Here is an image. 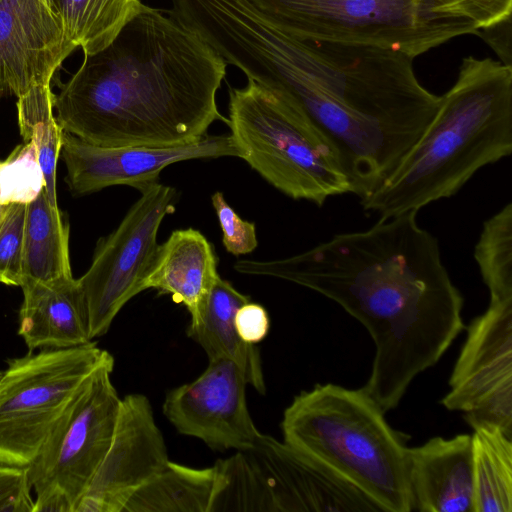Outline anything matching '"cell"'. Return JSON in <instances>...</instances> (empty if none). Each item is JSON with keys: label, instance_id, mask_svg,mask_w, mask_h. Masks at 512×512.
Listing matches in <instances>:
<instances>
[{"label": "cell", "instance_id": "24", "mask_svg": "<svg viewBox=\"0 0 512 512\" xmlns=\"http://www.w3.org/2000/svg\"><path fill=\"white\" fill-rule=\"evenodd\" d=\"M67 40L84 55L109 46L143 6L141 0H50Z\"/></svg>", "mask_w": 512, "mask_h": 512}, {"label": "cell", "instance_id": "11", "mask_svg": "<svg viewBox=\"0 0 512 512\" xmlns=\"http://www.w3.org/2000/svg\"><path fill=\"white\" fill-rule=\"evenodd\" d=\"M467 336L440 403L463 412L471 428L498 426L512 437V298L490 300Z\"/></svg>", "mask_w": 512, "mask_h": 512}, {"label": "cell", "instance_id": "28", "mask_svg": "<svg viewBox=\"0 0 512 512\" xmlns=\"http://www.w3.org/2000/svg\"><path fill=\"white\" fill-rule=\"evenodd\" d=\"M26 203L11 202L0 223V283L21 285V251Z\"/></svg>", "mask_w": 512, "mask_h": 512}, {"label": "cell", "instance_id": "10", "mask_svg": "<svg viewBox=\"0 0 512 512\" xmlns=\"http://www.w3.org/2000/svg\"><path fill=\"white\" fill-rule=\"evenodd\" d=\"M114 360L98 367L54 423L36 458L27 466L36 495L63 492L73 509L106 455L121 404L111 381Z\"/></svg>", "mask_w": 512, "mask_h": 512}, {"label": "cell", "instance_id": "1", "mask_svg": "<svg viewBox=\"0 0 512 512\" xmlns=\"http://www.w3.org/2000/svg\"><path fill=\"white\" fill-rule=\"evenodd\" d=\"M234 269L311 289L359 321L375 344L363 388L385 412L398 406L412 380L434 366L466 328L464 298L417 212L336 234L287 258L239 260Z\"/></svg>", "mask_w": 512, "mask_h": 512}, {"label": "cell", "instance_id": "18", "mask_svg": "<svg viewBox=\"0 0 512 512\" xmlns=\"http://www.w3.org/2000/svg\"><path fill=\"white\" fill-rule=\"evenodd\" d=\"M18 334L29 351L62 349L92 341L85 302L77 279L25 281L20 286Z\"/></svg>", "mask_w": 512, "mask_h": 512}, {"label": "cell", "instance_id": "20", "mask_svg": "<svg viewBox=\"0 0 512 512\" xmlns=\"http://www.w3.org/2000/svg\"><path fill=\"white\" fill-rule=\"evenodd\" d=\"M248 301L247 295L219 276L208 295L200 321L194 326L189 325L187 334L204 349L209 360L233 361L244 374L247 384L265 394L259 349L255 344L244 342L234 324L237 309Z\"/></svg>", "mask_w": 512, "mask_h": 512}, {"label": "cell", "instance_id": "27", "mask_svg": "<svg viewBox=\"0 0 512 512\" xmlns=\"http://www.w3.org/2000/svg\"><path fill=\"white\" fill-rule=\"evenodd\" d=\"M215 464L220 486L211 512H269L262 481L244 451Z\"/></svg>", "mask_w": 512, "mask_h": 512}, {"label": "cell", "instance_id": "7", "mask_svg": "<svg viewBox=\"0 0 512 512\" xmlns=\"http://www.w3.org/2000/svg\"><path fill=\"white\" fill-rule=\"evenodd\" d=\"M248 1L296 38L379 47L413 58L477 32L466 19L434 13L425 0Z\"/></svg>", "mask_w": 512, "mask_h": 512}, {"label": "cell", "instance_id": "5", "mask_svg": "<svg viewBox=\"0 0 512 512\" xmlns=\"http://www.w3.org/2000/svg\"><path fill=\"white\" fill-rule=\"evenodd\" d=\"M362 387L301 391L285 409L283 441L354 485L383 512H411L407 434Z\"/></svg>", "mask_w": 512, "mask_h": 512}, {"label": "cell", "instance_id": "33", "mask_svg": "<svg viewBox=\"0 0 512 512\" xmlns=\"http://www.w3.org/2000/svg\"><path fill=\"white\" fill-rule=\"evenodd\" d=\"M480 36L489 44L506 66L511 65V17L491 26L477 30Z\"/></svg>", "mask_w": 512, "mask_h": 512}, {"label": "cell", "instance_id": "14", "mask_svg": "<svg viewBox=\"0 0 512 512\" xmlns=\"http://www.w3.org/2000/svg\"><path fill=\"white\" fill-rule=\"evenodd\" d=\"M257 471L269 512H379L354 485L284 441L261 434L243 450Z\"/></svg>", "mask_w": 512, "mask_h": 512}, {"label": "cell", "instance_id": "12", "mask_svg": "<svg viewBox=\"0 0 512 512\" xmlns=\"http://www.w3.org/2000/svg\"><path fill=\"white\" fill-rule=\"evenodd\" d=\"M247 385L233 361L209 360L197 379L167 392L163 414L180 434L213 450H247L262 434L248 410Z\"/></svg>", "mask_w": 512, "mask_h": 512}, {"label": "cell", "instance_id": "16", "mask_svg": "<svg viewBox=\"0 0 512 512\" xmlns=\"http://www.w3.org/2000/svg\"><path fill=\"white\" fill-rule=\"evenodd\" d=\"M74 49L50 0H0V98L50 85Z\"/></svg>", "mask_w": 512, "mask_h": 512}, {"label": "cell", "instance_id": "22", "mask_svg": "<svg viewBox=\"0 0 512 512\" xmlns=\"http://www.w3.org/2000/svg\"><path fill=\"white\" fill-rule=\"evenodd\" d=\"M219 486L216 464L198 469L169 461L136 490L123 512H211Z\"/></svg>", "mask_w": 512, "mask_h": 512}, {"label": "cell", "instance_id": "34", "mask_svg": "<svg viewBox=\"0 0 512 512\" xmlns=\"http://www.w3.org/2000/svg\"><path fill=\"white\" fill-rule=\"evenodd\" d=\"M7 205H3L0 201V223L4 217V214L6 212Z\"/></svg>", "mask_w": 512, "mask_h": 512}, {"label": "cell", "instance_id": "9", "mask_svg": "<svg viewBox=\"0 0 512 512\" xmlns=\"http://www.w3.org/2000/svg\"><path fill=\"white\" fill-rule=\"evenodd\" d=\"M141 196L117 228L102 238L86 273L77 279L85 302L90 339L103 336L122 307L143 290L164 218L174 213L177 191L158 182Z\"/></svg>", "mask_w": 512, "mask_h": 512}, {"label": "cell", "instance_id": "13", "mask_svg": "<svg viewBox=\"0 0 512 512\" xmlns=\"http://www.w3.org/2000/svg\"><path fill=\"white\" fill-rule=\"evenodd\" d=\"M149 399H121L110 447L73 512H123L131 496L169 463Z\"/></svg>", "mask_w": 512, "mask_h": 512}, {"label": "cell", "instance_id": "15", "mask_svg": "<svg viewBox=\"0 0 512 512\" xmlns=\"http://www.w3.org/2000/svg\"><path fill=\"white\" fill-rule=\"evenodd\" d=\"M61 155L66 182L74 195H84L114 185L140 189L157 182L167 166L191 159L238 157L230 135H208L174 147H101L75 135L62 134Z\"/></svg>", "mask_w": 512, "mask_h": 512}, {"label": "cell", "instance_id": "3", "mask_svg": "<svg viewBox=\"0 0 512 512\" xmlns=\"http://www.w3.org/2000/svg\"><path fill=\"white\" fill-rule=\"evenodd\" d=\"M227 63L168 11L143 4L114 41L84 55L53 95L64 132L101 147H174L228 119L216 95Z\"/></svg>", "mask_w": 512, "mask_h": 512}, {"label": "cell", "instance_id": "21", "mask_svg": "<svg viewBox=\"0 0 512 512\" xmlns=\"http://www.w3.org/2000/svg\"><path fill=\"white\" fill-rule=\"evenodd\" d=\"M69 226L43 188L26 203L21 251V284L71 277ZM21 286V285H20Z\"/></svg>", "mask_w": 512, "mask_h": 512}, {"label": "cell", "instance_id": "8", "mask_svg": "<svg viewBox=\"0 0 512 512\" xmlns=\"http://www.w3.org/2000/svg\"><path fill=\"white\" fill-rule=\"evenodd\" d=\"M111 360L92 341L10 359L0 374V464L30 465L85 380Z\"/></svg>", "mask_w": 512, "mask_h": 512}, {"label": "cell", "instance_id": "19", "mask_svg": "<svg viewBox=\"0 0 512 512\" xmlns=\"http://www.w3.org/2000/svg\"><path fill=\"white\" fill-rule=\"evenodd\" d=\"M218 277L213 245L196 229H177L158 245L143 290L153 288L170 294L186 307L189 325L194 326Z\"/></svg>", "mask_w": 512, "mask_h": 512}, {"label": "cell", "instance_id": "25", "mask_svg": "<svg viewBox=\"0 0 512 512\" xmlns=\"http://www.w3.org/2000/svg\"><path fill=\"white\" fill-rule=\"evenodd\" d=\"M53 95L50 85H35L18 97L17 111L20 134L34 147L48 200L58 207L56 169L63 130L54 116Z\"/></svg>", "mask_w": 512, "mask_h": 512}, {"label": "cell", "instance_id": "6", "mask_svg": "<svg viewBox=\"0 0 512 512\" xmlns=\"http://www.w3.org/2000/svg\"><path fill=\"white\" fill-rule=\"evenodd\" d=\"M227 119L238 157L286 196L320 207L355 194L334 144L289 96L248 80L230 88Z\"/></svg>", "mask_w": 512, "mask_h": 512}, {"label": "cell", "instance_id": "31", "mask_svg": "<svg viewBox=\"0 0 512 512\" xmlns=\"http://www.w3.org/2000/svg\"><path fill=\"white\" fill-rule=\"evenodd\" d=\"M28 468L0 464V512H33Z\"/></svg>", "mask_w": 512, "mask_h": 512}, {"label": "cell", "instance_id": "29", "mask_svg": "<svg viewBox=\"0 0 512 512\" xmlns=\"http://www.w3.org/2000/svg\"><path fill=\"white\" fill-rule=\"evenodd\" d=\"M431 10L445 17L463 18L476 30L511 17L512 0H425Z\"/></svg>", "mask_w": 512, "mask_h": 512}, {"label": "cell", "instance_id": "2", "mask_svg": "<svg viewBox=\"0 0 512 512\" xmlns=\"http://www.w3.org/2000/svg\"><path fill=\"white\" fill-rule=\"evenodd\" d=\"M220 54L248 80L302 108L338 150L360 197L396 168L440 102L418 81L413 57L373 46L302 40L254 7L230 23Z\"/></svg>", "mask_w": 512, "mask_h": 512}, {"label": "cell", "instance_id": "23", "mask_svg": "<svg viewBox=\"0 0 512 512\" xmlns=\"http://www.w3.org/2000/svg\"><path fill=\"white\" fill-rule=\"evenodd\" d=\"M472 429L474 512H512V437L491 424Z\"/></svg>", "mask_w": 512, "mask_h": 512}, {"label": "cell", "instance_id": "4", "mask_svg": "<svg viewBox=\"0 0 512 512\" xmlns=\"http://www.w3.org/2000/svg\"><path fill=\"white\" fill-rule=\"evenodd\" d=\"M511 152L512 67L466 57L421 137L360 204L379 219L418 212Z\"/></svg>", "mask_w": 512, "mask_h": 512}, {"label": "cell", "instance_id": "17", "mask_svg": "<svg viewBox=\"0 0 512 512\" xmlns=\"http://www.w3.org/2000/svg\"><path fill=\"white\" fill-rule=\"evenodd\" d=\"M408 487L411 511L474 512L471 435L409 447Z\"/></svg>", "mask_w": 512, "mask_h": 512}, {"label": "cell", "instance_id": "32", "mask_svg": "<svg viewBox=\"0 0 512 512\" xmlns=\"http://www.w3.org/2000/svg\"><path fill=\"white\" fill-rule=\"evenodd\" d=\"M234 324L239 337L246 343L257 344L269 332L270 320L266 309L248 301L241 305L234 316Z\"/></svg>", "mask_w": 512, "mask_h": 512}, {"label": "cell", "instance_id": "30", "mask_svg": "<svg viewBox=\"0 0 512 512\" xmlns=\"http://www.w3.org/2000/svg\"><path fill=\"white\" fill-rule=\"evenodd\" d=\"M212 205L222 230V243L234 256L249 254L258 245L255 224L242 219L227 203L222 192L211 196Z\"/></svg>", "mask_w": 512, "mask_h": 512}, {"label": "cell", "instance_id": "26", "mask_svg": "<svg viewBox=\"0 0 512 512\" xmlns=\"http://www.w3.org/2000/svg\"><path fill=\"white\" fill-rule=\"evenodd\" d=\"M474 257L490 300L512 298V204L487 219L475 246Z\"/></svg>", "mask_w": 512, "mask_h": 512}]
</instances>
